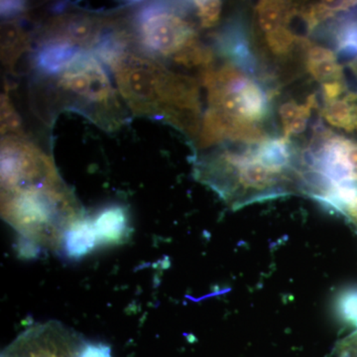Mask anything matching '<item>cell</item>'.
I'll use <instances>...</instances> for the list:
<instances>
[{"mask_svg": "<svg viewBox=\"0 0 357 357\" xmlns=\"http://www.w3.org/2000/svg\"><path fill=\"white\" fill-rule=\"evenodd\" d=\"M1 134L2 136L25 137L21 126L20 116L14 109L8 93L1 96Z\"/></svg>", "mask_w": 357, "mask_h": 357, "instance_id": "18", "label": "cell"}, {"mask_svg": "<svg viewBox=\"0 0 357 357\" xmlns=\"http://www.w3.org/2000/svg\"><path fill=\"white\" fill-rule=\"evenodd\" d=\"M119 25L117 21L100 16L63 14L48 23L41 39L63 40L91 53L105 35Z\"/></svg>", "mask_w": 357, "mask_h": 357, "instance_id": "6", "label": "cell"}, {"mask_svg": "<svg viewBox=\"0 0 357 357\" xmlns=\"http://www.w3.org/2000/svg\"><path fill=\"white\" fill-rule=\"evenodd\" d=\"M344 91V84L342 81L330 82L323 84L324 96L326 102H331L338 100V96L342 95Z\"/></svg>", "mask_w": 357, "mask_h": 357, "instance_id": "23", "label": "cell"}, {"mask_svg": "<svg viewBox=\"0 0 357 357\" xmlns=\"http://www.w3.org/2000/svg\"><path fill=\"white\" fill-rule=\"evenodd\" d=\"M81 51L63 40L41 39L35 52V68L44 76H57Z\"/></svg>", "mask_w": 357, "mask_h": 357, "instance_id": "7", "label": "cell"}, {"mask_svg": "<svg viewBox=\"0 0 357 357\" xmlns=\"http://www.w3.org/2000/svg\"><path fill=\"white\" fill-rule=\"evenodd\" d=\"M54 86L60 100L100 124L115 129L123 122V112L107 72L91 52L81 51L57 76Z\"/></svg>", "mask_w": 357, "mask_h": 357, "instance_id": "3", "label": "cell"}, {"mask_svg": "<svg viewBox=\"0 0 357 357\" xmlns=\"http://www.w3.org/2000/svg\"><path fill=\"white\" fill-rule=\"evenodd\" d=\"M135 38L150 57L173 58L198 39L194 24L174 4L143 6L135 17Z\"/></svg>", "mask_w": 357, "mask_h": 357, "instance_id": "4", "label": "cell"}, {"mask_svg": "<svg viewBox=\"0 0 357 357\" xmlns=\"http://www.w3.org/2000/svg\"><path fill=\"white\" fill-rule=\"evenodd\" d=\"M340 318L357 330V288H351L340 294L337 300Z\"/></svg>", "mask_w": 357, "mask_h": 357, "instance_id": "21", "label": "cell"}, {"mask_svg": "<svg viewBox=\"0 0 357 357\" xmlns=\"http://www.w3.org/2000/svg\"><path fill=\"white\" fill-rule=\"evenodd\" d=\"M335 57V54L330 49L324 47L314 46L307 52V62H319V61L328 60Z\"/></svg>", "mask_w": 357, "mask_h": 357, "instance_id": "25", "label": "cell"}, {"mask_svg": "<svg viewBox=\"0 0 357 357\" xmlns=\"http://www.w3.org/2000/svg\"><path fill=\"white\" fill-rule=\"evenodd\" d=\"M349 213H351L352 217L356 218V220H357V208H349Z\"/></svg>", "mask_w": 357, "mask_h": 357, "instance_id": "30", "label": "cell"}, {"mask_svg": "<svg viewBox=\"0 0 357 357\" xmlns=\"http://www.w3.org/2000/svg\"><path fill=\"white\" fill-rule=\"evenodd\" d=\"M201 24L204 28H211L217 25L222 14V2L220 1H195Z\"/></svg>", "mask_w": 357, "mask_h": 357, "instance_id": "22", "label": "cell"}, {"mask_svg": "<svg viewBox=\"0 0 357 357\" xmlns=\"http://www.w3.org/2000/svg\"><path fill=\"white\" fill-rule=\"evenodd\" d=\"M107 66L134 114L164 119L189 135L198 133L201 105L194 77L174 73L131 46Z\"/></svg>", "mask_w": 357, "mask_h": 357, "instance_id": "1", "label": "cell"}, {"mask_svg": "<svg viewBox=\"0 0 357 357\" xmlns=\"http://www.w3.org/2000/svg\"><path fill=\"white\" fill-rule=\"evenodd\" d=\"M314 103H316V96H310L307 102L305 105L288 102L282 105L279 112H280L282 122H283L286 139L291 135L304 132Z\"/></svg>", "mask_w": 357, "mask_h": 357, "instance_id": "14", "label": "cell"}, {"mask_svg": "<svg viewBox=\"0 0 357 357\" xmlns=\"http://www.w3.org/2000/svg\"><path fill=\"white\" fill-rule=\"evenodd\" d=\"M307 67L312 77L321 83L342 81V69L338 64L337 58L319 61V62H307Z\"/></svg>", "mask_w": 357, "mask_h": 357, "instance_id": "19", "label": "cell"}, {"mask_svg": "<svg viewBox=\"0 0 357 357\" xmlns=\"http://www.w3.org/2000/svg\"><path fill=\"white\" fill-rule=\"evenodd\" d=\"M345 154H347V160L349 163L354 169L357 174V144L351 142V141H347V149H345Z\"/></svg>", "mask_w": 357, "mask_h": 357, "instance_id": "28", "label": "cell"}, {"mask_svg": "<svg viewBox=\"0 0 357 357\" xmlns=\"http://www.w3.org/2000/svg\"><path fill=\"white\" fill-rule=\"evenodd\" d=\"M98 244L93 220L84 217L68 229L62 250L70 259H79L93 250Z\"/></svg>", "mask_w": 357, "mask_h": 357, "instance_id": "11", "label": "cell"}, {"mask_svg": "<svg viewBox=\"0 0 357 357\" xmlns=\"http://www.w3.org/2000/svg\"><path fill=\"white\" fill-rule=\"evenodd\" d=\"M24 11V4L20 1H1V16L11 20Z\"/></svg>", "mask_w": 357, "mask_h": 357, "instance_id": "24", "label": "cell"}, {"mask_svg": "<svg viewBox=\"0 0 357 357\" xmlns=\"http://www.w3.org/2000/svg\"><path fill=\"white\" fill-rule=\"evenodd\" d=\"M349 67L351 68V70H354V74L357 76V59L356 60L352 61V62L349 63Z\"/></svg>", "mask_w": 357, "mask_h": 357, "instance_id": "29", "label": "cell"}, {"mask_svg": "<svg viewBox=\"0 0 357 357\" xmlns=\"http://www.w3.org/2000/svg\"><path fill=\"white\" fill-rule=\"evenodd\" d=\"M218 45L223 55L230 59L236 67L246 72H255V59L243 28L236 24L225 28L218 38Z\"/></svg>", "mask_w": 357, "mask_h": 357, "instance_id": "10", "label": "cell"}, {"mask_svg": "<svg viewBox=\"0 0 357 357\" xmlns=\"http://www.w3.org/2000/svg\"><path fill=\"white\" fill-rule=\"evenodd\" d=\"M344 100L349 105L352 124H354V128L356 129L357 128V93H347Z\"/></svg>", "mask_w": 357, "mask_h": 357, "instance_id": "27", "label": "cell"}, {"mask_svg": "<svg viewBox=\"0 0 357 357\" xmlns=\"http://www.w3.org/2000/svg\"><path fill=\"white\" fill-rule=\"evenodd\" d=\"M86 342L63 324L48 321L21 333L1 357H79Z\"/></svg>", "mask_w": 357, "mask_h": 357, "instance_id": "5", "label": "cell"}, {"mask_svg": "<svg viewBox=\"0 0 357 357\" xmlns=\"http://www.w3.org/2000/svg\"><path fill=\"white\" fill-rule=\"evenodd\" d=\"M268 48L277 56L287 55L293 50L299 38L288 28L281 26L273 31L266 33Z\"/></svg>", "mask_w": 357, "mask_h": 357, "instance_id": "16", "label": "cell"}, {"mask_svg": "<svg viewBox=\"0 0 357 357\" xmlns=\"http://www.w3.org/2000/svg\"><path fill=\"white\" fill-rule=\"evenodd\" d=\"M323 4L331 13L335 14L349 10L351 7L357 6V1H324Z\"/></svg>", "mask_w": 357, "mask_h": 357, "instance_id": "26", "label": "cell"}, {"mask_svg": "<svg viewBox=\"0 0 357 357\" xmlns=\"http://www.w3.org/2000/svg\"><path fill=\"white\" fill-rule=\"evenodd\" d=\"M1 215L33 252L62 250L68 229L84 217L58 172L1 185Z\"/></svg>", "mask_w": 357, "mask_h": 357, "instance_id": "2", "label": "cell"}, {"mask_svg": "<svg viewBox=\"0 0 357 357\" xmlns=\"http://www.w3.org/2000/svg\"><path fill=\"white\" fill-rule=\"evenodd\" d=\"M335 38L340 53L357 59V20L347 21L340 25Z\"/></svg>", "mask_w": 357, "mask_h": 357, "instance_id": "20", "label": "cell"}, {"mask_svg": "<svg viewBox=\"0 0 357 357\" xmlns=\"http://www.w3.org/2000/svg\"><path fill=\"white\" fill-rule=\"evenodd\" d=\"M258 23L264 32L273 31L291 20L296 10L283 1H261L256 7Z\"/></svg>", "mask_w": 357, "mask_h": 357, "instance_id": "15", "label": "cell"}, {"mask_svg": "<svg viewBox=\"0 0 357 357\" xmlns=\"http://www.w3.org/2000/svg\"><path fill=\"white\" fill-rule=\"evenodd\" d=\"M29 48V36L15 20L4 21L1 24V60L13 70L20 56Z\"/></svg>", "mask_w": 357, "mask_h": 357, "instance_id": "12", "label": "cell"}, {"mask_svg": "<svg viewBox=\"0 0 357 357\" xmlns=\"http://www.w3.org/2000/svg\"><path fill=\"white\" fill-rule=\"evenodd\" d=\"M98 244L121 243L128 234V211L123 206H109L98 211L93 220Z\"/></svg>", "mask_w": 357, "mask_h": 357, "instance_id": "8", "label": "cell"}, {"mask_svg": "<svg viewBox=\"0 0 357 357\" xmlns=\"http://www.w3.org/2000/svg\"><path fill=\"white\" fill-rule=\"evenodd\" d=\"M234 91L236 93V109L232 119L255 123L267 116V93L259 84L248 79L243 88Z\"/></svg>", "mask_w": 357, "mask_h": 357, "instance_id": "9", "label": "cell"}, {"mask_svg": "<svg viewBox=\"0 0 357 357\" xmlns=\"http://www.w3.org/2000/svg\"><path fill=\"white\" fill-rule=\"evenodd\" d=\"M251 155L265 168L276 174H281L290 165L291 152L286 138L266 139Z\"/></svg>", "mask_w": 357, "mask_h": 357, "instance_id": "13", "label": "cell"}, {"mask_svg": "<svg viewBox=\"0 0 357 357\" xmlns=\"http://www.w3.org/2000/svg\"><path fill=\"white\" fill-rule=\"evenodd\" d=\"M323 115L326 121L335 128L344 129L347 131L354 130L349 105L345 102L344 100L326 102V107L323 110Z\"/></svg>", "mask_w": 357, "mask_h": 357, "instance_id": "17", "label": "cell"}]
</instances>
